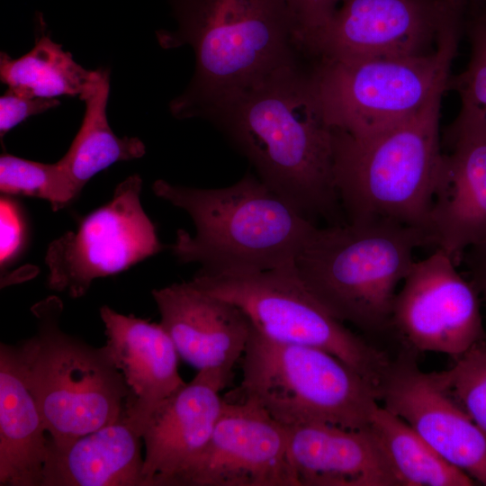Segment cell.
Returning a JSON list of instances; mask_svg holds the SVG:
<instances>
[{"label": "cell", "instance_id": "obj_1", "mask_svg": "<svg viewBox=\"0 0 486 486\" xmlns=\"http://www.w3.org/2000/svg\"><path fill=\"white\" fill-rule=\"evenodd\" d=\"M204 119L311 222L346 223L334 181L332 130L311 68L299 62L282 68L220 102Z\"/></svg>", "mask_w": 486, "mask_h": 486}, {"label": "cell", "instance_id": "obj_2", "mask_svg": "<svg viewBox=\"0 0 486 486\" xmlns=\"http://www.w3.org/2000/svg\"><path fill=\"white\" fill-rule=\"evenodd\" d=\"M175 31L156 32L163 49L189 45L195 70L169 104L177 119L204 118L215 105L299 62L297 20L286 0H168Z\"/></svg>", "mask_w": 486, "mask_h": 486}, {"label": "cell", "instance_id": "obj_3", "mask_svg": "<svg viewBox=\"0 0 486 486\" xmlns=\"http://www.w3.org/2000/svg\"><path fill=\"white\" fill-rule=\"evenodd\" d=\"M159 198L185 211L195 233L178 230L170 249L206 274H239L293 266L316 227L260 178L246 174L222 188H195L157 180Z\"/></svg>", "mask_w": 486, "mask_h": 486}, {"label": "cell", "instance_id": "obj_4", "mask_svg": "<svg viewBox=\"0 0 486 486\" xmlns=\"http://www.w3.org/2000/svg\"><path fill=\"white\" fill-rule=\"evenodd\" d=\"M446 90L447 84L440 86L416 113L375 134L331 129L334 181L346 222L386 220L429 233L444 163L439 122Z\"/></svg>", "mask_w": 486, "mask_h": 486}, {"label": "cell", "instance_id": "obj_5", "mask_svg": "<svg viewBox=\"0 0 486 486\" xmlns=\"http://www.w3.org/2000/svg\"><path fill=\"white\" fill-rule=\"evenodd\" d=\"M430 234L392 221L317 226L301 248L294 266L314 297L335 318L367 335L391 333L398 285Z\"/></svg>", "mask_w": 486, "mask_h": 486}, {"label": "cell", "instance_id": "obj_6", "mask_svg": "<svg viewBox=\"0 0 486 486\" xmlns=\"http://www.w3.org/2000/svg\"><path fill=\"white\" fill-rule=\"evenodd\" d=\"M62 310L54 295L35 303L37 332L18 345L27 383L56 444L115 422L130 393L106 346H90L61 329Z\"/></svg>", "mask_w": 486, "mask_h": 486}, {"label": "cell", "instance_id": "obj_7", "mask_svg": "<svg viewBox=\"0 0 486 486\" xmlns=\"http://www.w3.org/2000/svg\"><path fill=\"white\" fill-rule=\"evenodd\" d=\"M241 359L237 400L257 405L287 428L321 422L368 428L380 405L372 383L318 347L274 341L252 328Z\"/></svg>", "mask_w": 486, "mask_h": 486}, {"label": "cell", "instance_id": "obj_8", "mask_svg": "<svg viewBox=\"0 0 486 486\" xmlns=\"http://www.w3.org/2000/svg\"><path fill=\"white\" fill-rule=\"evenodd\" d=\"M463 27L446 32L425 56L312 61L327 123L353 136L373 135L410 117L446 85Z\"/></svg>", "mask_w": 486, "mask_h": 486}, {"label": "cell", "instance_id": "obj_9", "mask_svg": "<svg viewBox=\"0 0 486 486\" xmlns=\"http://www.w3.org/2000/svg\"><path fill=\"white\" fill-rule=\"evenodd\" d=\"M191 281L239 308L261 335L323 349L375 388L392 362L385 351L328 312L303 284L294 266L239 274L197 272Z\"/></svg>", "mask_w": 486, "mask_h": 486}, {"label": "cell", "instance_id": "obj_10", "mask_svg": "<svg viewBox=\"0 0 486 486\" xmlns=\"http://www.w3.org/2000/svg\"><path fill=\"white\" fill-rule=\"evenodd\" d=\"M465 18L438 0H341L321 26L297 36L312 61L425 56Z\"/></svg>", "mask_w": 486, "mask_h": 486}, {"label": "cell", "instance_id": "obj_11", "mask_svg": "<svg viewBox=\"0 0 486 486\" xmlns=\"http://www.w3.org/2000/svg\"><path fill=\"white\" fill-rule=\"evenodd\" d=\"M141 186L138 175L127 177L108 202L49 245L50 289L79 298L94 280L123 272L161 251L156 227L140 202Z\"/></svg>", "mask_w": 486, "mask_h": 486}, {"label": "cell", "instance_id": "obj_12", "mask_svg": "<svg viewBox=\"0 0 486 486\" xmlns=\"http://www.w3.org/2000/svg\"><path fill=\"white\" fill-rule=\"evenodd\" d=\"M391 333L417 352H435L458 358L486 339L481 297L444 250L415 261L397 292Z\"/></svg>", "mask_w": 486, "mask_h": 486}, {"label": "cell", "instance_id": "obj_13", "mask_svg": "<svg viewBox=\"0 0 486 486\" xmlns=\"http://www.w3.org/2000/svg\"><path fill=\"white\" fill-rule=\"evenodd\" d=\"M169 486H299L288 428L250 401L224 399L206 447Z\"/></svg>", "mask_w": 486, "mask_h": 486}, {"label": "cell", "instance_id": "obj_14", "mask_svg": "<svg viewBox=\"0 0 486 486\" xmlns=\"http://www.w3.org/2000/svg\"><path fill=\"white\" fill-rule=\"evenodd\" d=\"M382 407L408 423L444 459L486 486V435L433 373L403 348L377 389Z\"/></svg>", "mask_w": 486, "mask_h": 486}, {"label": "cell", "instance_id": "obj_15", "mask_svg": "<svg viewBox=\"0 0 486 486\" xmlns=\"http://www.w3.org/2000/svg\"><path fill=\"white\" fill-rule=\"evenodd\" d=\"M445 133L429 233L433 246L459 265L467 248L486 246V123L459 112Z\"/></svg>", "mask_w": 486, "mask_h": 486}, {"label": "cell", "instance_id": "obj_16", "mask_svg": "<svg viewBox=\"0 0 486 486\" xmlns=\"http://www.w3.org/2000/svg\"><path fill=\"white\" fill-rule=\"evenodd\" d=\"M163 326L180 357L199 370L230 377L252 331L243 311L192 281L152 291Z\"/></svg>", "mask_w": 486, "mask_h": 486}, {"label": "cell", "instance_id": "obj_17", "mask_svg": "<svg viewBox=\"0 0 486 486\" xmlns=\"http://www.w3.org/2000/svg\"><path fill=\"white\" fill-rule=\"evenodd\" d=\"M231 377L199 370L151 415L143 432V486H169L206 447L220 415V392Z\"/></svg>", "mask_w": 486, "mask_h": 486}, {"label": "cell", "instance_id": "obj_18", "mask_svg": "<svg viewBox=\"0 0 486 486\" xmlns=\"http://www.w3.org/2000/svg\"><path fill=\"white\" fill-rule=\"evenodd\" d=\"M106 346L130 393L124 410L141 433L151 415L186 382L178 372V353L160 323L100 309Z\"/></svg>", "mask_w": 486, "mask_h": 486}, {"label": "cell", "instance_id": "obj_19", "mask_svg": "<svg viewBox=\"0 0 486 486\" xmlns=\"http://www.w3.org/2000/svg\"><path fill=\"white\" fill-rule=\"evenodd\" d=\"M287 428L299 486H400L369 428L315 422Z\"/></svg>", "mask_w": 486, "mask_h": 486}, {"label": "cell", "instance_id": "obj_20", "mask_svg": "<svg viewBox=\"0 0 486 486\" xmlns=\"http://www.w3.org/2000/svg\"><path fill=\"white\" fill-rule=\"evenodd\" d=\"M141 439L124 410L115 422L71 441L49 438L41 486H143Z\"/></svg>", "mask_w": 486, "mask_h": 486}, {"label": "cell", "instance_id": "obj_21", "mask_svg": "<svg viewBox=\"0 0 486 486\" xmlns=\"http://www.w3.org/2000/svg\"><path fill=\"white\" fill-rule=\"evenodd\" d=\"M42 416L19 346H0V485L41 486L48 454Z\"/></svg>", "mask_w": 486, "mask_h": 486}, {"label": "cell", "instance_id": "obj_22", "mask_svg": "<svg viewBox=\"0 0 486 486\" xmlns=\"http://www.w3.org/2000/svg\"><path fill=\"white\" fill-rule=\"evenodd\" d=\"M109 76L106 68L94 70L91 85L79 97L86 104L80 129L67 153L59 159L70 176L77 195L97 173L116 162L141 158L146 152L140 139L119 138L108 123Z\"/></svg>", "mask_w": 486, "mask_h": 486}, {"label": "cell", "instance_id": "obj_23", "mask_svg": "<svg viewBox=\"0 0 486 486\" xmlns=\"http://www.w3.org/2000/svg\"><path fill=\"white\" fill-rule=\"evenodd\" d=\"M369 429L400 486H472L476 482L448 463L408 423L379 405Z\"/></svg>", "mask_w": 486, "mask_h": 486}, {"label": "cell", "instance_id": "obj_24", "mask_svg": "<svg viewBox=\"0 0 486 486\" xmlns=\"http://www.w3.org/2000/svg\"><path fill=\"white\" fill-rule=\"evenodd\" d=\"M40 33L32 49L18 58L0 54V79L14 92L32 97H80L91 85L94 70L76 63L45 32L38 18Z\"/></svg>", "mask_w": 486, "mask_h": 486}, {"label": "cell", "instance_id": "obj_25", "mask_svg": "<svg viewBox=\"0 0 486 486\" xmlns=\"http://www.w3.org/2000/svg\"><path fill=\"white\" fill-rule=\"evenodd\" d=\"M0 190L7 196L48 201L53 211L66 207L77 197L71 177L59 160L46 164L6 153L0 157Z\"/></svg>", "mask_w": 486, "mask_h": 486}, {"label": "cell", "instance_id": "obj_26", "mask_svg": "<svg viewBox=\"0 0 486 486\" xmlns=\"http://www.w3.org/2000/svg\"><path fill=\"white\" fill-rule=\"evenodd\" d=\"M464 32L470 42V59L463 72L449 76L447 90L458 94L459 112L486 123V0L469 9Z\"/></svg>", "mask_w": 486, "mask_h": 486}, {"label": "cell", "instance_id": "obj_27", "mask_svg": "<svg viewBox=\"0 0 486 486\" xmlns=\"http://www.w3.org/2000/svg\"><path fill=\"white\" fill-rule=\"evenodd\" d=\"M433 374L486 435V339L454 359L451 368Z\"/></svg>", "mask_w": 486, "mask_h": 486}, {"label": "cell", "instance_id": "obj_28", "mask_svg": "<svg viewBox=\"0 0 486 486\" xmlns=\"http://www.w3.org/2000/svg\"><path fill=\"white\" fill-rule=\"evenodd\" d=\"M59 104L56 98L32 97L8 88L0 97L1 138L28 117L47 112Z\"/></svg>", "mask_w": 486, "mask_h": 486}, {"label": "cell", "instance_id": "obj_29", "mask_svg": "<svg viewBox=\"0 0 486 486\" xmlns=\"http://www.w3.org/2000/svg\"><path fill=\"white\" fill-rule=\"evenodd\" d=\"M0 261L1 267L8 266L22 250L25 225L17 204L7 195L0 202Z\"/></svg>", "mask_w": 486, "mask_h": 486}, {"label": "cell", "instance_id": "obj_30", "mask_svg": "<svg viewBox=\"0 0 486 486\" xmlns=\"http://www.w3.org/2000/svg\"><path fill=\"white\" fill-rule=\"evenodd\" d=\"M297 20V35L314 30L325 23L334 14L341 0H286Z\"/></svg>", "mask_w": 486, "mask_h": 486}, {"label": "cell", "instance_id": "obj_31", "mask_svg": "<svg viewBox=\"0 0 486 486\" xmlns=\"http://www.w3.org/2000/svg\"><path fill=\"white\" fill-rule=\"evenodd\" d=\"M469 274V280L486 305V246L467 248L461 258Z\"/></svg>", "mask_w": 486, "mask_h": 486}, {"label": "cell", "instance_id": "obj_32", "mask_svg": "<svg viewBox=\"0 0 486 486\" xmlns=\"http://www.w3.org/2000/svg\"><path fill=\"white\" fill-rule=\"evenodd\" d=\"M449 12L465 18L468 10L482 0H438Z\"/></svg>", "mask_w": 486, "mask_h": 486}]
</instances>
